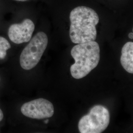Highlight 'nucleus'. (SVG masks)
Masks as SVG:
<instances>
[{"instance_id": "1", "label": "nucleus", "mask_w": 133, "mask_h": 133, "mask_svg": "<svg viewBox=\"0 0 133 133\" xmlns=\"http://www.w3.org/2000/svg\"><path fill=\"white\" fill-rule=\"evenodd\" d=\"M70 19V37L72 43L78 44L95 41L99 17L94 10L85 6H77L71 10Z\"/></svg>"}, {"instance_id": "2", "label": "nucleus", "mask_w": 133, "mask_h": 133, "mask_svg": "<svg viewBox=\"0 0 133 133\" xmlns=\"http://www.w3.org/2000/svg\"><path fill=\"white\" fill-rule=\"evenodd\" d=\"M99 45L95 41L78 43L71 50L75 63L71 66V76L78 79L83 78L98 66L100 59Z\"/></svg>"}, {"instance_id": "3", "label": "nucleus", "mask_w": 133, "mask_h": 133, "mask_svg": "<svg viewBox=\"0 0 133 133\" xmlns=\"http://www.w3.org/2000/svg\"><path fill=\"white\" fill-rule=\"evenodd\" d=\"M110 114L109 110L102 105L93 107L89 113L83 116L78 123L81 133H101L109 125Z\"/></svg>"}, {"instance_id": "4", "label": "nucleus", "mask_w": 133, "mask_h": 133, "mask_svg": "<svg viewBox=\"0 0 133 133\" xmlns=\"http://www.w3.org/2000/svg\"><path fill=\"white\" fill-rule=\"evenodd\" d=\"M48 38L46 34L39 32L24 48L20 56L21 66L25 70L32 69L39 62L48 46Z\"/></svg>"}, {"instance_id": "5", "label": "nucleus", "mask_w": 133, "mask_h": 133, "mask_svg": "<svg viewBox=\"0 0 133 133\" xmlns=\"http://www.w3.org/2000/svg\"><path fill=\"white\" fill-rule=\"evenodd\" d=\"M22 114L33 119H41L52 117L54 113L52 104L43 98L26 103L21 108Z\"/></svg>"}, {"instance_id": "6", "label": "nucleus", "mask_w": 133, "mask_h": 133, "mask_svg": "<svg viewBox=\"0 0 133 133\" xmlns=\"http://www.w3.org/2000/svg\"><path fill=\"white\" fill-rule=\"evenodd\" d=\"M34 30L33 22L26 19L21 23L11 25L9 29L8 35L10 41L14 43H27L31 39Z\"/></svg>"}, {"instance_id": "7", "label": "nucleus", "mask_w": 133, "mask_h": 133, "mask_svg": "<svg viewBox=\"0 0 133 133\" xmlns=\"http://www.w3.org/2000/svg\"><path fill=\"white\" fill-rule=\"evenodd\" d=\"M120 63L126 71L133 73V43L129 42L122 48Z\"/></svg>"}, {"instance_id": "8", "label": "nucleus", "mask_w": 133, "mask_h": 133, "mask_svg": "<svg viewBox=\"0 0 133 133\" xmlns=\"http://www.w3.org/2000/svg\"><path fill=\"white\" fill-rule=\"evenodd\" d=\"M11 48L8 41L2 37H0V59H4L6 55V51Z\"/></svg>"}, {"instance_id": "9", "label": "nucleus", "mask_w": 133, "mask_h": 133, "mask_svg": "<svg viewBox=\"0 0 133 133\" xmlns=\"http://www.w3.org/2000/svg\"><path fill=\"white\" fill-rule=\"evenodd\" d=\"M4 118V114L2 111V110L0 109V121L2 120V119Z\"/></svg>"}, {"instance_id": "10", "label": "nucleus", "mask_w": 133, "mask_h": 133, "mask_svg": "<svg viewBox=\"0 0 133 133\" xmlns=\"http://www.w3.org/2000/svg\"><path fill=\"white\" fill-rule=\"evenodd\" d=\"M129 38L131 39H133V33H130L129 34Z\"/></svg>"}, {"instance_id": "11", "label": "nucleus", "mask_w": 133, "mask_h": 133, "mask_svg": "<svg viewBox=\"0 0 133 133\" xmlns=\"http://www.w3.org/2000/svg\"><path fill=\"white\" fill-rule=\"evenodd\" d=\"M14 1H19V2H25V1H27L28 0H14Z\"/></svg>"}, {"instance_id": "12", "label": "nucleus", "mask_w": 133, "mask_h": 133, "mask_svg": "<svg viewBox=\"0 0 133 133\" xmlns=\"http://www.w3.org/2000/svg\"><path fill=\"white\" fill-rule=\"evenodd\" d=\"M48 121H49V120H45V121H44V122H45V123L47 124L48 122Z\"/></svg>"}]
</instances>
